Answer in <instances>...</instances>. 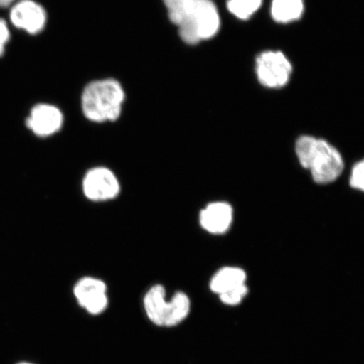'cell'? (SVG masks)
<instances>
[{"instance_id":"1","label":"cell","mask_w":364,"mask_h":364,"mask_svg":"<svg viewBox=\"0 0 364 364\" xmlns=\"http://www.w3.org/2000/svg\"><path fill=\"white\" fill-rule=\"evenodd\" d=\"M126 91L119 80L102 78L89 82L81 95V110L95 124L116 122L122 116Z\"/></svg>"},{"instance_id":"2","label":"cell","mask_w":364,"mask_h":364,"mask_svg":"<svg viewBox=\"0 0 364 364\" xmlns=\"http://www.w3.org/2000/svg\"><path fill=\"white\" fill-rule=\"evenodd\" d=\"M295 151L300 165L311 171L316 183H331L343 171L341 154L324 139L309 135L299 136L296 141Z\"/></svg>"},{"instance_id":"3","label":"cell","mask_w":364,"mask_h":364,"mask_svg":"<svg viewBox=\"0 0 364 364\" xmlns=\"http://www.w3.org/2000/svg\"><path fill=\"white\" fill-rule=\"evenodd\" d=\"M180 39L196 46L212 40L220 33L221 17L213 0H198L176 26Z\"/></svg>"},{"instance_id":"4","label":"cell","mask_w":364,"mask_h":364,"mask_svg":"<svg viewBox=\"0 0 364 364\" xmlns=\"http://www.w3.org/2000/svg\"><path fill=\"white\" fill-rule=\"evenodd\" d=\"M145 312L149 320L159 326L172 327L180 324L189 315L190 299L178 292L166 301V289L161 284L154 285L144 299Z\"/></svg>"},{"instance_id":"5","label":"cell","mask_w":364,"mask_h":364,"mask_svg":"<svg viewBox=\"0 0 364 364\" xmlns=\"http://www.w3.org/2000/svg\"><path fill=\"white\" fill-rule=\"evenodd\" d=\"M293 73V65L285 54L277 50H267L256 59L257 78L267 89L284 88Z\"/></svg>"},{"instance_id":"6","label":"cell","mask_w":364,"mask_h":364,"mask_svg":"<svg viewBox=\"0 0 364 364\" xmlns=\"http://www.w3.org/2000/svg\"><path fill=\"white\" fill-rule=\"evenodd\" d=\"M85 197L94 202L114 199L120 193V184L114 173L105 167L90 170L83 181Z\"/></svg>"},{"instance_id":"7","label":"cell","mask_w":364,"mask_h":364,"mask_svg":"<svg viewBox=\"0 0 364 364\" xmlns=\"http://www.w3.org/2000/svg\"><path fill=\"white\" fill-rule=\"evenodd\" d=\"M107 285L95 277H84L75 287L74 293L80 306L91 315H99L108 306Z\"/></svg>"},{"instance_id":"8","label":"cell","mask_w":364,"mask_h":364,"mask_svg":"<svg viewBox=\"0 0 364 364\" xmlns=\"http://www.w3.org/2000/svg\"><path fill=\"white\" fill-rule=\"evenodd\" d=\"M11 20L17 28L36 34L43 30L47 22V13L43 6L33 0H20L11 8Z\"/></svg>"},{"instance_id":"9","label":"cell","mask_w":364,"mask_h":364,"mask_svg":"<svg viewBox=\"0 0 364 364\" xmlns=\"http://www.w3.org/2000/svg\"><path fill=\"white\" fill-rule=\"evenodd\" d=\"M63 124V115L60 109L49 104H39L34 107L26 121L27 127L40 136L58 133Z\"/></svg>"},{"instance_id":"10","label":"cell","mask_w":364,"mask_h":364,"mask_svg":"<svg viewBox=\"0 0 364 364\" xmlns=\"http://www.w3.org/2000/svg\"><path fill=\"white\" fill-rule=\"evenodd\" d=\"M233 220V209L230 204L218 202L208 204L199 215L200 225L213 235H221L230 229Z\"/></svg>"},{"instance_id":"11","label":"cell","mask_w":364,"mask_h":364,"mask_svg":"<svg viewBox=\"0 0 364 364\" xmlns=\"http://www.w3.org/2000/svg\"><path fill=\"white\" fill-rule=\"evenodd\" d=\"M304 9V0H272L271 16L279 24H289L301 19Z\"/></svg>"},{"instance_id":"12","label":"cell","mask_w":364,"mask_h":364,"mask_svg":"<svg viewBox=\"0 0 364 364\" xmlns=\"http://www.w3.org/2000/svg\"><path fill=\"white\" fill-rule=\"evenodd\" d=\"M245 279L247 275L240 268L224 267L213 276L210 282V289L213 292L220 295L236 287L245 284Z\"/></svg>"},{"instance_id":"13","label":"cell","mask_w":364,"mask_h":364,"mask_svg":"<svg viewBox=\"0 0 364 364\" xmlns=\"http://www.w3.org/2000/svg\"><path fill=\"white\" fill-rule=\"evenodd\" d=\"M263 0H227L226 8L240 21H248L260 10Z\"/></svg>"},{"instance_id":"14","label":"cell","mask_w":364,"mask_h":364,"mask_svg":"<svg viewBox=\"0 0 364 364\" xmlns=\"http://www.w3.org/2000/svg\"><path fill=\"white\" fill-rule=\"evenodd\" d=\"M198 1V0H163V4L168 18L172 24L176 26Z\"/></svg>"},{"instance_id":"15","label":"cell","mask_w":364,"mask_h":364,"mask_svg":"<svg viewBox=\"0 0 364 364\" xmlns=\"http://www.w3.org/2000/svg\"><path fill=\"white\" fill-rule=\"evenodd\" d=\"M248 292V289L245 284L236 287V288L220 294V299L223 303L234 306L239 304Z\"/></svg>"},{"instance_id":"16","label":"cell","mask_w":364,"mask_h":364,"mask_svg":"<svg viewBox=\"0 0 364 364\" xmlns=\"http://www.w3.org/2000/svg\"><path fill=\"white\" fill-rule=\"evenodd\" d=\"M350 182L353 188L364 191V159L353 167Z\"/></svg>"},{"instance_id":"17","label":"cell","mask_w":364,"mask_h":364,"mask_svg":"<svg viewBox=\"0 0 364 364\" xmlns=\"http://www.w3.org/2000/svg\"><path fill=\"white\" fill-rule=\"evenodd\" d=\"M9 39H10V31H9L6 22L0 20V56L4 54Z\"/></svg>"},{"instance_id":"18","label":"cell","mask_w":364,"mask_h":364,"mask_svg":"<svg viewBox=\"0 0 364 364\" xmlns=\"http://www.w3.org/2000/svg\"><path fill=\"white\" fill-rule=\"evenodd\" d=\"M16 0H0V7H6L15 2Z\"/></svg>"},{"instance_id":"19","label":"cell","mask_w":364,"mask_h":364,"mask_svg":"<svg viewBox=\"0 0 364 364\" xmlns=\"http://www.w3.org/2000/svg\"><path fill=\"white\" fill-rule=\"evenodd\" d=\"M19 364H31V363H19Z\"/></svg>"}]
</instances>
